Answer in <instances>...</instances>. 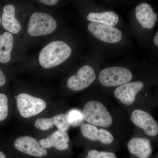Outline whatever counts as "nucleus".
Instances as JSON below:
<instances>
[{
  "label": "nucleus",
  "mask_w": 158,
  "mask_h": 158,
  "mask_svg": "<svg viewBox=\"0 0 158 158\" xmlns=\"http://www.w3.org/2000/svg\"><path fill=\"white\" fill-rule=\"evenodd\" d=\"M17 106L21 116L28 118L42 112L45 109L46 103L42 99L21 93L17 97Z\"/></svg>",
  "instance_id": "39448f33"
},
{
  "label": "nucleus",
  "mask_w": 158,
  "mask_h": 158,
  "mask_svg": "<svg viewBox=\"0 0 158 158\" xmlns=\"http://www.w3.org/2000/svg\"><path fill=\"white\" fill-rule=\"evenodd\" d=\"M131 120L135 125L144 130L150 137H155L158 134V125L150 114L143 110H134L131 116Z\"/></svg>",
  "instance_id": "6e6552de"
},
{
  "label": "nucleus",
  "mask_w": 158,
  "mask_h": 158,
  "mask_svg": "<svg viewBox=\"0 0 158 158\" xmlns=\"http://www.w3.org/2000/svg\"><path fill=\"white\" fill-rule=\"evenodd\" d=\"M82 114L84 120L92 125L107 128L113 123L111 113L104 105L97 101L87 102L84 106Z\"/></svg>",
  "instance_id": "f03ea898"
},
{
  "label": "nucleus",
  "mask_w": 158,
  "mask_h": 158,
  "mask_svg": "<svg viewBox=\"0 0 158 158\" xmlns=\"http://www.w3.org/2000/svg\"><path fill=\"white\" fill-rule=\"evenodd\" d=\"M144 83L140 81L128 82L118 86L114 91V95L125 106L132 105L136 95L144 88Z\"/></svg>",
  "instance_id": "9d476101"
},
{
  "label": "nucleus",
  "mask_w": 158,
  "mask_h": 158,
  "mask_svg": "<svg viewBox=\"0 0 158 158\" xmlns=\"http://www.w3.org/2000/svg\"><path fill=\"white\" fill-rule=\"evenodd\" d=\"M13 45V37L9 32L0 35V62L7 63L10 61Z\"/></svg>",
  "instance_id": "a211bd4d"
},
{
  "label": "nucleus",
  "mask_w": 158,
  "mask_h": 158,
  "mask_svg": "<svg viewBox=\"0 0 158 158\" xmlns=\"http://www.w3.org/2000/svg\"><path fill=\"white\" fill-rule=\"evenodd\" d=\"M56 125L58 130L66 131L70 127L68 115L59 114L50 118H39L35 121L34 127L41 131L52 128Z\"/></svg>",
  "instance_id": "f8f14e48"
},
{
  "label": "nucleus",
  "mask_w": 158,
  "mask_h": 158,
  "mask_svg": "<svg viewBox=\"0 0 158 158\" xmlns=\"http://www.w3.org/2000/svg\"><path fill=\"white\" fill-rule=\"evenodd\" d=\"M8 111V98L4 94L0 93V122L7 118Z\"/></svg>",
  "instance_id": "aec40b11"
},
{
  "label": "nucleus",
  "mask_w": 158,
  "mask_h": 158,
  "mask_svg": "<svg viewBox=\"0 0 158 158\" xmlns=\"http://www.w3.org/2000/svg\"><path fill=\"white\" fill-rule=\"evenodd\" d=\"M2 24L3 27L12 34H18L21 26L15 18V8L12 5H6L3 9Z\"/></svg>",
  "instance_id": "dca6fc26"
},
{
  "label": "nucleus",
  "mask_w": 158,
  "mask_h": 158,
  "mask_svg": "<svg viewBox=\"0 0 158 158\" xmlns=\"http://www.w3.org/2000/svg\"><path fill=\"white\" fill-rule=\"evenodd\" d=\"M129 151L138 158H149L153 148L149 139L145 138H134L127 144Z\"/></svg>",
  "instance_id": "4468645a"
},
{
  "label": "nucleus",
  "mask_w": 158,
  "mask_h": 158,
  "mask_svg": "<svg viewBox=\"0 0 158 158\" xmlns=\"http://www.w3.org/2000/svg\"><path fill=\"white\" fill-rule=\"evenodd\" d=\"M69 141L68 133L58 130L46 138L41 139L39 143L45 149L54 147L58 150L64 151L68 149Z\"/></svg>",
  "instance_id": "ddd939ff"
},
{
  "label": "nucleus",
  "mask_w": 158,
  "mask_h": 158,
  "mask_svg": "<svg viewBox=\"0 0 158 158\" xmlns=\"http://www.w3.org/2000/svg\"><path fill=\"white\" fill-rule=\"evenodd\" d=\"M154 43L156 46H158V33L156 34L154 38Z\"/></svg>",
  "instance_id": "b1692460"
},
{
  "label": "nucleus",
  "mask_w": 158,
  "mask_h": 158,
  "mask_svg": "<svg viewBox=\"0 0 158 158\" xmlns=\"http://www.w3.org/2000/svg\"><path fill=\"white\" fill-rule=\"evenodd\" d=\"M6 79L5 74L2 70H0V87L3 86L6 84Z\"/></svg>",
  "instance_id": "4be33fe9"
},
{
  "label": "nucleus",
  "mask_w": 158,
  "mask_h": 158,
  "mask_svg": "<svg viewBox=\"0 0 158 158\" xmlns=\"http://www.w3.org/2000/svg\"><path fill=\"white\" fill-rule=\"evenodd\" d=\"M87 19L92 23H99L111 27L116 26L119 20L118 15L112 11L101 13L91 12L88 15Z\"/></svg>",
  "instance_id": "f3484780"
},
{
  "label": "nucleus",
  "mask_w": 158,
  "mask_h": 158,
  "mask_svg": "<svg viewBox=\"0 0 158 158\" xmlns=\"http://www.w3.org/2000/svg\"><path fill=\"white\" fill-rule=\"evenodd\" d=\"M70 125L77 127L80 125L84 121L83 114L80 110L74 109L70 110L67 114Z\"/></svg>",
  "instance_id": "6ab92c4d"
},
{
  "label": "nucleus",
  "mask_w": 158,
  "mask_h": 158,
  "mask_svg": "<svg viewBox=\"0 0 158 158\" xmlns=\"http://www.w3.org/2000/svg\"><path fill=\"white\" fill-rule=\"evenodd\" d=\"M14 146L19 151L32 156L43 157L48 153L47 150L31 136H22L17 138L15 141Z\"/></svg>",
  "instance_id": "1a4fd4ad"
},
{
  "label": "nucleus",
  "mask_w": 158,
  "mask_h": 158,
  "mask_svg": "<svg viewBox=\"0 0 158 158\" xmlns=\"http://www.w3.org/2000/svg\"><path fill=\"white\" fill-rule=\"evenodd\" d=\"M40 2L45 4V5L53 6V5L57 4L59 1H57V0H40Z\"/></svg>",
  "instance_id": "5701e85b"
},
{
  "label": "nucleus",
  "mask_w": 158,
  "mask_h": 158,
  "mask_svg": "<svg viewBox=\"0 0 158 158\" xmlns=\"http://www.w3.org/2000/svg\"><path fill=\"white\" fill-rule=\"evenodd\" d=\"M86 158H117L114 153L106 151L99 152L91 150L88 152Z\"/></svg>",
  "instance_id": "412c9836"
},
{
  "label": "nucleus",
  "mask_w": 158,
  "mask_h": 158,
  "mask_svg": "<svg viewBox=\"0 0 158 158\" xmlns=\"http://www.w3.org/2000/svg\"><path fill=\"white\" fill-rule=\"evenodd\" d=\"M132 73L128 69L119 66L109 67L101 72L99 81L106 87L119 86L128 83L132 79Z\"/></svg>",
  "instance_id": "20e7f679"
},
{
  "label": "nucleus",
  "mask_w": 158,
  "mask_h": 158,
  "mask_svg": "<svg viewBox=\"0 0 158 158\" xmlns=\"http://www.w3.org/2000/svg\"><path fill=\"white\" fill-rule=\"evenodd\" d=\"M81 132L83 136L92 141H98L104 144H110L114 141V137L107 130L98 129L89 123H83L81 126Z\"/></svg>",
  "instance_id": "9b49d317"
},
{
  "label": "nucleus",
  "mask_w": 158,
  "mask_h": 158,
  "mask_svg": "<svg viewBox=\"0 0 158 158\" xmlns=\"http://www.w3.org/2000/svg\"><path fill=\"white\" fill-rule=\"evenodd\" d=\"M136 17L143 28L152 29L157 21V14L149 4L143 3L135 9Z\"/></svg>",
  "instance_id": "2eb2a0df"
},
{
  "label": "nucleus",
  "mask_w": 158,
  "mask_h": 158,
  "mask_svg": "<svg viewBox=\"0 0 158 158\" xmlns=\"http://www.w3.org/2000/svg\"><path fill=\"white\" fill-rule=\"evenodd\" d=\"M89 32L96 38L103 42L115 43L120 41L122 38V33L119 29L99 23H91L88 26Z\"/></svg>",
  "instance_id": "423d86ee"
},
{
  "label": "nucleus",
  "mask_w": 158,
  "mask_h": 158,
  "mask_svg": "<svg viewBox=\"0 0 158 158\" xmlns=\"http://www.w3.org/2000/svg\"><path fill=\"white\" fill-rule=\"evenodd\" d=\"M1 23V18H0V23Z\"/></svg>",
  "instance_id": "a878e982"
},
{
  "label": "nucleus",
  "mask_w": 158,
  "mask_h": 158,
  "mask_svg": "<svg viewBox=\"0 0 158 158\" xmlns=\"http://www.w3.org/2000/svg\"><path fill=\"white\" fill-rule=\"evenodd\" d=\"M96 78L93 68L86 65L80 68L75 75L70 77L67 82L69 88L74 91H80L88 88Z\"/></svg>",
  "instance_id": "0eeeda50"
},
{
  "label": "nucleus",
  "mask_w": 158,
  "mask_h": 158,
  "mask_svg": "<svg viewBox=\"0 0 158 158\" xmlns=\"http://www.w3.org/2000/svg\"><path fill=\"white\" fill-rule=\"evenodd\" d=\"M0 158H6V155L4 153L0 151Z\"/></svg>",
  "instance_id": "393cba45"
},
{
  "label": "nucleus",
  "mask_w": 158,
  "mask_h": 158,
  "mask_svg": "<svg viewBox=\"0 0 158 158\" xmlns=\"http://www.w3.org/2000/svg\"><path fill=\"white\" fill-rule=\"evenodd\" d=\"M71 53V48L66 43L60 40L52 41L40 51L39 63L43 68H52L66 61Z\"/></svg>",
  "instance_id": "f257e3e1"
},
{
  "label": "nucleus",
  "mask_w": 158,
  "mask_h": 158,
  "mask_svg": "<svg viewBox=\"0 0 158 158\" xmlns=\"http://www.w3.org/2000/svg\"><path fill=\"white\" fill-rule=\"evenodd\" d=\"M57 22L52 15L37 12L31 15L28 25V32L31 36H44L52 34L57 28Z\"/></svg>",
  "instance_id": "7ed1b4c3"
}]
</instances>
